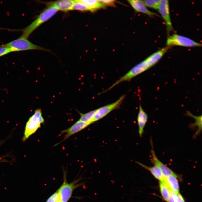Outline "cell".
<instances>
[{
  "label": "cell",
  "instance_id": "obj_2",
  "mask_svg": "<svg viewBox=\"0 0 202 202\" xmlns=\"http://www.w3.org/2000/svg\"><path fill=\"white\" fill-rule=\"evenodd\" d=\"M0 47L11 49L13 52L30 50L49 51L48 49L33 44L27 38L22 35L11 42L0 46Z\"/></svg>",
  "mask_w": 202,
  "mask_h": 202
},
{
  "label": "cell",
  "instance_id": "obj_7",
  "mask_svg": "<svg viewBox=\"0 0 202 202\" xmlns=\"http://www.w3.org/2000/svg\"><path fill=\"white\" fill-rule=\"evenodd\" d=\"M158 11L164 20L168 33L173 31V28L170 17L169 5L167 0H161Z\"/></svg>",
  "mask_w": 202,
  "mask_h": 202
},
{
  "label": "cell",
  "instance_id": "obj_6",
  "mask_svg": "<svg viewBox=\"0 0 202 202\" xmlns=\"http://www.w3.org/2000/svg\"><path fill=\"white\" fill-rule=\"evenodd\" d=\"M125 95L121 96L116 102L101 107L96 110L92 121V123L104 118L113 110L119 108L125 97Z\"/></svg>",
  "mask_w": 202,
  "mask_h": 202
},
{
  "label": "cell",
  "instance_id": "obj_17",
  "mask_svg": "<svg viewBox=\"0 0 202 202\" xmlns=\"http://www.w3.org/2000/svg\"><path fill=\"white\" fill-rule=\"evenodd\" d=\"M96 110L90 111L85 113L79 112L80 117L79 121L82 122L89 123L90 125L92 124V121Z\"/></svg>",
  "mask_w": 202,
  "mask_h": 202
},
{
  "label": "cell",
  "instance_id": "obj_12",
  "mask_svg": "<svg viewBox=\"0 0 202 202\" xmlns=\"http://www.w3.org/2000/svg\"><path fill=\"white\" fill-rule=\"evenodd\" d=\"M187 116L192 117L195 120V122L194 123H191L189 125V127L192 130L196 131L195 133L193 135L194 139L196 138L198 136L200 135L202 131V115L199 116H195L193 115L190 112L187 111L186 113Z\"/></svg>",
  "mask_w": 202,
  "mask_h": 202
},
{
  "label": "cell",
  "instance_id": "obj_27",
  "mask_svg": "<svg viewBox=\"0 0 202 202\" xmlns=\"http://www.w3.org/2000/svg\"><path fill=\"white\" fill-rule=\"evenodd\" d=\"M1 144V143H0V146Z\"/></svg>",
  "mask_w": 202,
  "mask_h": 202
},
{
  "label": "cell",
  "instance_id": "obj_23",
  "mask_svg": "<svg viewBox=\"0 0 202 202\" xmlns=\"http://www.w3.org/2000/svg\"><path fill=\"white\" fill-rule=\"evenodd\" d=\"M13 52L11 49L6 47H0V57Z\"/></svg>",
  "mask_w": 202,
  "mask_h": 202
},
{
  "label": "cell",
  "instance_id": "obj_4",
  "mask_svg": "<svg viewBox=\"0 0 202 202\" xmlns=\"http://www.w3.org/2000/svg\"><path fill=\"white\" fill-rule=\"evenodd\" d=\"M42 115V110L38 109L35 111L34 114L30 117L27 122L25 129L23 141H25L40 128L45 122Z\"/></svg>",
  "mask_w": 202,
  "mask_h": 202
},
{
  "label": "cell",
  "instance_id": "obj_5",
  "mask_svg": "<svg viewBox=\"0 0 202 202\" xmlns=\"http://www.w3.org/2000/svg\"><path fill=\"white\" fill-rule=\"evenodd\" d=\"M167 47L178 46L185 47H201V43L195 41L187 37L177 34L169 36L167 38Z\"/></svg>",
  "mask_w": 202,
  "mask_h": 202
},
{
  "label": "cell",
  "instance_id": "obj_1",
  "mask_svg": "<svg viewBox=\"0 0 202 202\" xmlns=\"http://www.w3.org/2000/svg\"><path fill=\"white\" fill-rule=\"evenodd\" d=\"M58 11L57 9L53 6H48V7L41 13L32 23L22 30V36L28 39L35 30L52 18Z\"/></svg>",
  "mask_w": 202,
  "mask_h": 202
},
{
  "label": "cell",
  "instance_id": "obj_13",
  "mask_svg": "<svg viewBox=\"0 0 202 202\" xmlns=\"http://www.w3.org/2000/svg\"><path fill=\"white\" fill-rule=\"evenodd\" d=\"M75 2V0H61L49 3L48 5L53 6L58 11L67 12L72 10Z\"/></svg>",
  "mask_w": 202,
  "mask_h": 202
},
{
  "label": "cell",
  "instance_id": "obj_18",
  "mask_svg": "<svg viewBox=\"0 0 202 202\" xmlns=\"http://www.w3.org/2000/svg\"><path fill=\"white\" fill-rule=\"evenodd\" d=\"M75 1L72 10H77L81 11H90L89 7L85 4L80 1V0H75Z\"/></svg>",
  "mask_w": 202,
  "mask_h": 202
},
{
  "label": "cell",
  "instance_id": "obj_10",
  "mask_svg": "<svg viewBox=\"0 0 202 202\" xmlns=\"http://www.w3.org/2000/svg\"><path fill=\"white\" fill-rule=\"evenodd\" d=\"M148 118L147 113L143 110L141 105L140 104L137 117L138 132L140 137L143 136L144 133V129L147 122Z\"/></svg>",
  "mask_w": 202,
  "mask_h": 202
},
{
  "label": "cell",
  "instance_id": "obj_24",
  "mask_svg": "<svg viewBox=\"0 0 202 202\" xmlns=\"http://www.w3.org/2000/svg\"><path fill=\"white\" fill-rule=\"evenodd\" d=\"M101 2L106 7L107 6H112V7H114L115 6V4L116 3V1L115 0H100Z\"/></svg>",
  "mask_w": 202,
  "mask_h": 202
},
{
  "label": "cell",
  "instance_id": "obj_22",
  "mask_svg": "<svg viewBox=\"0 0 202 202\" xmlns=\"http://www.w3.org/2000/svg\"><path fill=\"white\" fill-rule=\"evenodd\" d=\"M60 200L58 192L57 190L49 197L45 202H57Z\"/></svg>",
  "mask_w": 202,
  "mask_h": 202
},
{
  "label": "cell",
  "instance_id": "obj_15",
  "mask_svg": "<svg viewBox=\"0 0 202 202\" xmlns=\"http://www.w3.org/2000/svg\"><path fill=\"white\" fill-rule=\"evenodd\" d=\"M80 1L87 5L90 11H94L99 9H103L106 7L100 0H80Z\"/></svg>",
  "mask_w": 202,
  "mask_h": 202
},
{
  "label": "cell",
  "instance_id": "obj_19",
  "mask_svg": "<svg viewBox=\"0 0 202 202\" xmlns=\"http://www.w3.org/2000/svg\"><path fill=\"white\" fill-rule=\"evenodd\" d=\"M159 187L161 193L163 197L167 202H168L170 197V193L167 187L161 182H159Z\"/></svg>",
  "mask_w": 202,
  "mask_h": 202
},
{
  "label": "cell",
  "instance_id": "obj_25",
  "mask_svg": "<svg viewBox=\"0 0 202 202\" xmlns=\"http://www.w3.org/2000/svg\"><path fill=\"white\" fill-rule=\"evenodd\" d=\"M168 202H175L174 199H173L172 197L170 195L169 199L168 200Z\"/></svg>",
  "mask_w": 202,
  "mask_h": 202
},
{
  "label": "cell",
  "instance_id": "obj_11",
  "mask_svg": "<svg viewBox=\"0 0 202 202\" xmlns=\"http://www.w3.org/2000/svg\"><path fill=\"white\" fill-rule=\"evenodd\" d=\"M127 1L136 12H141L151 17L159 16L148 9L143 1L129 0Z\"/></svg>",
  "mask_w": 202,
  "mask_h": 202
},
{
  "label": "cell",
  "instance_id": "obj_14",
  "mask_svg": "<svg viewBox=\"0 0 202 202\" xmlns=\"http://www.w3.org/2000/svg\"><path fill=\"white\" fill-rule=\"evenodd\" d=\"M136 162L140 166L149 171L155 178L160 181V182L164 184L168 188H170L167 184L166 178H165L160 169L158 167L154 165L153 166L149 167L138 162Z\"/></svg>",
  "mask_w": 202,
  "mask_h": 202
},
{
  "label": "cell",
  "instance_id": "obj_26",
  "mask_svg": "<svg viewBox=\"0 0 202 202\" xmlns=\"http://www.w3.org/2000/svg\"><path fill=\"white\" fill-rule=\"evenodd\" d=\"M61 202V201H58V202Z\"/></svg>",
  "mask_w": 202,
  "mask_h": 202
},
{
  "label": "cell",
  "instance_id": "obj_16",
  "mask_svg": "<svg viewBox=\"0 0 202 202\" xmlns=\"http://www.w3.org/2000/svg\"><path fill=\"white\" fill-rule=\"evenodd\" d=\"M177 177L178 176L171 175L166 178L168 186L176 194L179 193V183L177 179Z\"/></svg>",
  "mask_w": 202,
  "mask_h": 202
},
{
  "label": "cell",
  "instance_id": "obj_20",
  "mask_svg": "<svg viewBox=\"0 0 202 202\" xmlns=\"http://www.w3.org/2000/svg\"><path fill=\"white\" fill-rule=\"evenodd\" d=\"M161 1V0H147L143 1L147 7L156 10L158 9Z\"/></svg>",
  "mask_w": 202,
  "mask_h": 202
},
{
  "label": "cell",
  "instance_id": "obj_8",
  "mask_svg": "<svg viewBox=\"0 0 202 202\" xmlns=\"http://www.w3.org/2000/svg\"><path fill=\"white\" fill-rule=\"evenodd\" d=\"M152 149L151 150V158H150V162L153 164L154 165L158 167L160 169L165 178L171 175L177 176L176 174L171 169L168 167L161 162L157 157L154 149L152 142L151 141Z\"/></svg>",
  "mask_w": 202,
  "mask_h": 202
},
{
  "label": "cell",
  "instance_id": "obj_21",
  "mask_svg": "<svg viewBox=\"0 0 202 202\" xmlns=\"http://www.w3.org/2000/svg\"><path fill=\"white\" fill-rule=\"evenodd\" d=\"M170 195L174 199L175 202H185L184 199L180 193L176 194L171 189L169 190Z\"/></svg>",
  "mask_w": 202,
  "mask_h": 202
},
{
  "label": "cell",
  "instance_id": "obj_3",
  "mask_svg": "<svg viewBox=\"0 0 202 202\" xmlns=\"http://www.w3.org/2000/svg\"><path fill=\"white\" fill-rule=\"evenodd\" d=\"M81 180V178H80L69 183L67 181V172L64 173L63 182L57 190L60 200L62 202H68L74 190L83 184V183L79 182Z\"/></svg>",
  "mask_w": 202,
  "mask_h": 202
},
{
  "label": "cell",
  "instance_id": "obj_9",
  "mask_svg": "<svg viewBox=\"0 0 202 202\" xmlns=\"http://www.w3.org/2000/svg\"><path fill=\"white\" fill-rule=\"evenodd\" d=\"M90 125L88 123L82 122L79 121H77L69 128L61 131V135L65 134L63 141L71 136L83 130Z\"/></svg>",
  "mask_w": 202,
  "mask_h": 202
}]
</instances>
